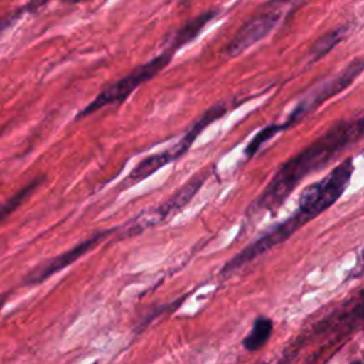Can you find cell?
<instances>
[{"mask_svg": "<svg viewBox=\"0 0 364 364\" xmlns=\"http://www.w3.org/2000/svg\"><path fill=\"white\" fill-rule=\"evenodd\" d=\"M364 274V247H363V252H361V256L358 259V263L357 266L354 267V270L351 272V277H360Z\"/></svg>", "mask_w": 364, "mask_h": 364, "instance_id": "2e32d148", "label": "cell"}, {"mask_svg": "<svg viewBox=\"0 0 364 364\" xmlns=\"http://www.w3.org/2000/svg\"><path fill=\"white\" fill-rule=\"evenodd\" d=\"M43 178H37L34 181H31L28 185H26L24 188H21L18 192H16L7 202H4L1 206H0V222L3 219H6L13 210H16L37 188L38 185L41 183Z\"/></svg>", "mask_w": 364, "mask_h": 364, "instance_id": "7c38bea8", "label": "cell"}, {"mask_svg": "<svg viewBox=\"0 0 364 364\" xmlns=\"http://www.w3.org/2000/svg\"><path fill=\"white\" fill-rule=\"evenodd\" d=\"M310 218L304 215L303 212H297L291 215L284 222H280L279 225L269 229L266 233H263L259 239H256L253 243L246 246L240 253H237L235 257H232L220 270L222 276H229L237 269H240L243 264L249 263L255 257L263 255L269 249L274 247L276 245L284 242L289 236H291L300 226H303Z\"/></svg>", "mask_w": 364, "mask_h": 364, "instance_id": "5b68a950", "label": "cell"}, {"mask_svg": "<svg viewBox=\"0 0 364 364\" xmlns=\"http://www.w3.org/2000/svg\"><path fill=\"white\" fill-rule=\"evenodd\" d=\"M279 20V14L276 13H267L257 17L250 18L247 23H245L236 36L229 43L226 51L230 57H236L242 54L245 50H247L250 46L266 37L270 30L276 26Z\"/></svg>", "mask_w": 364, "mask_h": 364, "instance_id": "ba28073f", "label": "cell"}, {"mask_svg": "<svg viewBox=\"0 0 364 364\" xmlns=\"http://www.w3.org/2000/svg\"><path fill=\"white\" fill-rule=\"evenodd\" d=\"M284 128H286L284 124H282V125H269V127L263 128V129L252 139V142L247 145V148H246V156H253V155L259 151V148H260L266 141H269L273 135H276L279 131H282V129H284Z\"/></svg>", "mask_w": 364, "mask_h": 364, "instance_id": "5bb4252c", "label": "cell"}, {"mask_svg": "<svg viewBox=\"0 0 364 364\" xmlns=\"http://www.w3.org/2000/svg\"><path fill=\"white\" fill-rule=\"evenodd\" d=\"M115 229H105V230H100L97 233H94L92 236L87 237L85 240L80 242L77 246L71 247L70 250H65L64 253L47 260L43 264H38L36 269H33L30 273H27V276L23 280L24 286H34L38 284L41 282H44L46 279H48L50 276L55 274L57 272H60L61 269L70 266L73 262H75L77 259H80L82 255H85L87 252H90L92 247H95L100 242H102L104 239H107V236L109 233H112Z\"/></svg>", "mask_w": 364, "mask_h": 364, "instance_id": "52a82bcc", "label": "cell"}, {"mask_svg": "<svg viewBox=\"0 0 364 364\" xmlns=\"http://www.w3.org/2000/svg\"><path fill=\"white\" fill-rule=\"evenodd\" d=\"M363 134L364 118L357 121H341L328 128L313 144L280 166L267 188L256 200V209H277L306 175L326 165L337 152L357 141Z\"/></svg>", "mask_w": 364, "mask_h": 364, "instance_id": "6da1fadb", "label": "cell"}, {"mask_svg": "<svg viewBox=\"0 0 364 364\" xmlns=\"http://www.w3.org/2000/svg\"><path fill=\"white\" fill-rule=\"evenodd\" d=\"M14 20H16V16H7V17L0 18V31H3L4 28H7Z\"/></svg>", "mask_w": 364, "mask_h": 364, "instance_id": "e0dca14e", "label": "cell"}, {"mask_svg": "<svg viewBox=\"0 0 364 364\" xmlns=\"http://www.w3.org/2000/svg\"><path fill=\"white\" fill-rule=\"evenodd\" d=\"M46 1H48V0H30L28 4H27V9L28 10H36V9L41 7Z\"/></svg>", "mask_w": 364, "mask_h": 364, "instance_id": "ac0fdd59", "label": "cell"}, {"mask_svg": "<svg viewBox=\"0 0 364 364\" xmlns=\"http://www.w3.org/2000/svg\"><path fill=\"white\" fill-rule=\"evenodd\" d=\"M344 34V28H338L334 31H330L327 34H324L323 37H320L311 47V55L314 58H320L324 54H327L343 37Z\"/></svg>", "mask_w": 364, "mask_h": 364, "instance_id": "4fadbf2b", "label": "cell"}, {"mask_svg": "<svg viewBox=\"0 0 364 364\" xmlns=\"http://www.w3.org/2000/svg\"><path fill=\"white\" fill-rule=\"evenodd\" d=\"M175 161L171 151L166 149V151H161V152H156L154 155H149L146 156L145 159H142L132 171L131 173L128 175L127 178V182H131V183H135V182H139L145 178H148L149 175H152L155 171H158L159 168L165 166L166 164Z\"/></svg>", "mask_w": 364, "mask_h": 364, "instance_id": "9c48e42d", "label": "cell"}, {"mask_svg": "<svg viewBox=\"0 0 364 364\" xmlns=\"http://www.w3.org/2000/svg\"><path fill=\"white\" fill-rule=\"evenodd\" d=\"M172 54H173V50L164 51L162 54L156 55L155 58L149 60L148 63L136 67L134 71H131L129 74H127L121 80H118V81L109 84L108 87H105L85 108H82L78 112L77 118L91 115V114L100 111L101 108H104L107 105L122 102L141 84L146 82L155 74H158L162 68H165V65L169 64V61L172 58Z\"/></svg>", "mask_w": 364, "mask_h": 364, "instance_id": "3957f363", "label": "cell"}, {"mask_svg": "<svg viewBox=\"0 0 364 364\" xmlns=\"http://www.w3.org/2000/svg\"><path fill=\"white\" fill-rule=\"evenodd\" d=\"M182 303V299L181 300H178V301H173V303H171V304H165V306H161V307H154V310L148 314V316H145L142 320H141V324L135 328V331H141L151 320H154L155 317H158L159 314H162L164 311H168V310H173L176 306H179Z\"/></svg>", "mask_w": 364, "mask_h": 364, "instance_id": "9a60e30c", "label": "cell"}, {"mask_svg": "<svg viewBox=\"0 0 364 364\" xmlns=\"http://www.w3.org/2000/svg\"><path fill=\"white\" fill-rule=\"evenodd\" d=\"M273 330V323L267 317H257L252 326L249 334L243 338V347L249 353H255L262 348L269 340Z\"/></svg>", "mask_w": 364, "mask_h": 364, "instance_id": "8fae6325", "label": "cell"}, {"mask_svg": "<svg viewBox=\"0 0 364 364\" xmlns=\"http://www.w3.org/2000/svg\"><path fill=\"white\" fill-rule=\"evenodd\" d=\"M353 169V159L347 158L321 181L306 186L299 198V210L313 219L328 209L348 186Z\"/></svg>", "mask_w": 364, "mask_h": 364, "instance_id": "7a4b0ae2", "label": "cell"}, {"mask_svg": "<svg viewBox=\"0 0 364 364\" xmlns=\"http://www.w3.org/2000/svg\"><path fill=\"white\" fill-rule=\"evenodd\" d=\"M216 14H218V10H209V11H206V13L199 14L198 17L189 20V21H188L185 26H182V27L178 30V33L175 34L171 50L175 51L176 48L182 47L183 44L189 43L191 40H193V38L199 34V31H200Z\"/></svg>", "mask_w": 364, "mask_h": 364, "instance_id": "30bf717a", "label": "cell"}, {"mask_svg": "<svg viewBox=\"0 0 364 364\" xmlns=\"http://www.w3.org/2000/svg\"><path fill=\"white\" fill-rule=\"evenodd\" d=\"M205 181V176H195L186 183H183L179 189H176L165 202H162L156 208H149L144 212H141L136 218L129 220L127 225L121 228L119 237H128L141 233L142 230L158 225L168 218H171L175 212H179L188 202L195 196V193L199 191Z\"/></svg>", "mask_w": 364, "mask_h": 364, "instance_id": "277c9868", "label": "cell"}, {"mask_svg": "<svg viewBox=\"0 0 364 364\" xmlns=\"http://www.w3.org/2000/svg\"><path fill=\"white\" fill-rule=\"evenodd\" d=\"M364 70V57L354 60L351 64H348L340 74L333 77L331 80L320 84L316 90H313L304 100L300 101V104L296 107V109L291 112L289 121L284 124L287 127L289 124L297 122L300 118L311 112L317 105L323 104L326 100L331 98L333 95L343 91L346 87H348L354 78Z\"/></svg>", "mask_w": 364, "mask_h": 364, "instance_id": "8992f818", "label": "cell"}]
</instances>
